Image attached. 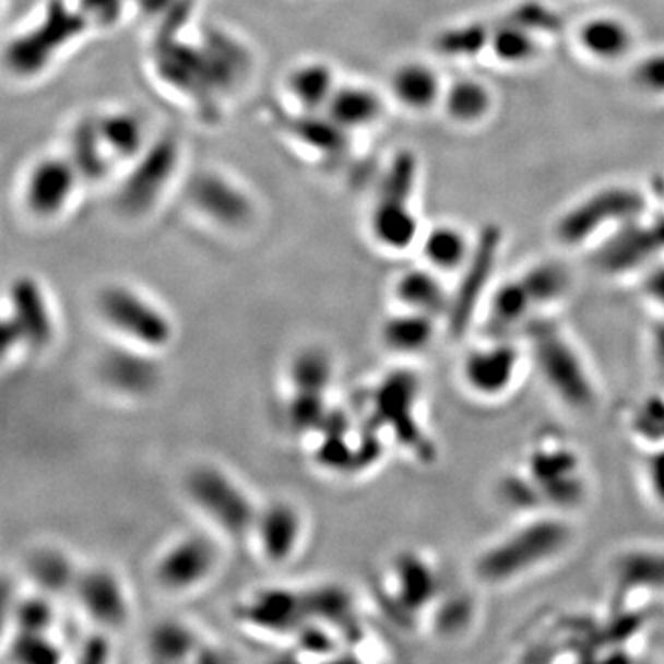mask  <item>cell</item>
<instances>
[{"label":"cell","mask_w":664,"mask_h":664,"mask_svg":"<svg viewBox=\"0 0 664 664\" xmlns=\"http://www.w3.org/2000/svg\"><path fill=\"white\" fill-rule=\"evenodd\" d=\"M128 0H76V8L82 12L90 26H114L124 13Z\"/></svg>","instance_id":"7dc6e473"},{"label":"cell","mask_w":664,"mask_h":664,"mask_svg":"<svg viewBox=\"0 0 664 664\" xmlns=\"http://www.w3.org/2000/svg\"><path fill=\"white\" fill-rule=\"evenodd\" d=\"M8 305L2 325L4 353L17 347L47 349L56 339V320L42 283L32 275H17L8 288Z\"/></svg>","instance_id":"52a82bcc"},{"label":"cell","mask_w":664,"mask_h":664,"mask_svg":"<svg viewBox=\"0 0 664 664\" xmlns=\"http://www.w3.org/2000/svg\"><path fill=\"white\" fill-rule=\"evenodd\" d=\"M242 618L249 626L280 637H296L310 620L305 593L285 588L264 589L253 594L244 605Z\"/></svg>","instance_id":"ac0fdd59"},{"label":"cell","mask_w":664,"mask_h":664,"mask_svg":"<svg viewBox=\"0 0 664 664\" xmlns=\"http://www.w3.org/2000/svg\"><path fill=\"white\" fill-rule=\"evenodd\" d=\"M310 620L325 624L334 631L355 628V600L339 585H321L305 591Z\"/></svg>","instance_id":"e575fe53"},{"label":"cell","mask_w":664,"mask_h":664,"mask_svg":"<svg viewBox=\"0 0 664 664\" xmlns=\"http://www.w3.org/2000/svg\"><path fill=\"white\" fill-rule=\"evenodd\" d=\"M12 657L17 663L50 664L61 661V647L50 633H23L15 631Z\"/></svg>","instance_id":"ee69618b"},{"label":"cell","mask_w":664,"mask_h":664,"mask_svg":"<svg viewBox=\"0 0 664 664\" xmlns=\"http://www.w3.org/2000/svg\"><path fill=\"white\" fill-rule=\"evenodd\" d=\"M181 149L174 135L154 139L143 155L130 163L119 190V205L130 216H143L159 203L178 174Z\"/></svg>","instance_id":"8992f818"},{"label":"cell","mask_w":664,"mask_h":664,"mask_svg":"<svg viewBox=\"0 0 664 664\" xmlns=\"http://www.w3.org/2000/svg\"><path fill=\"white\" fill-rule=\"evenodd\" d=\"M534 309V299L522 280L508 281L498 286L487 303V327L493 339H505L511 329L529 320Z\"/></svg>","instance_id":"4dcf8cb0"},{"label":"cell","mask_w":664,"mask_h":664,"mask_svg":"<svg viewBox=\"0 0 664 664\" xmlns=\"http://www.w3.org/2000/svg\"><path fill=\"white\" fill-rule=\"evenodd\" d=\"M633 430L653 446L664 443V399L650 398L635 410Z\"/></svg>","instance_id":"bcb514c9"},{"label":"cell","mask_w":664,"mask_h":664,"mask_svg":"<svg viewBox=\"0 0 664 664\" xmlns=\"http://www.w3.org/2000/svg\"><path fill=\"white\" fill-rule=\"evenodd\" d=\"M340 85L331 63L309 60L297 63L285 80V91L299 114H325L327 106Z\"/></svg>","instance_id":"7402d4cb"},{"label":"cell","mask_w":664,"mask_h":664,"mask_svg":"<svg viewBox=\"0 0 664 664\" xmlns=\"http://www.w3.org/2000/svg\"><path fill=\"white\" fill-rule=\"evenodd\" d=\"M384 114V102L377 91L360 83H340L325 115L347 133L377 124Z\"/></svg>","instance_id":"484cf974"},{"label":"cell","mask_w":664,"mask_h":664,"mask_svg":"<svg viewBox=\"0 0 664 664\" xmlns=\"http://www.w3.org/2000/svg\"><path fill=\"white\" fill-rule=\"evenodd\" d=\"M392 95L406 109L423 111L432 106L439 96V80L430 67L423 63H404L393 72Z\"/></svg>","instance_id":"d6a6232c"},{"label":"cell","mask_w":664,"mask_h":664,"mask_svg":"<svg viewBox=\"0 0 664 664\" xmlns=\"http://www.w3.org/2000/svg\"><path fill=\"white\" fill-rule=\"evenodd\" d=\"M521 351L510 340L493 339L469 351L462 360V380L475 398H505L515 384Z\"/></svg>","instance_id":"8fae6325"},{"label":"cell","mask_w":664,"mask_h":664,"mask_svg":"<svg viewBox=\"0 0 664 664\" xmlns=\"http://www.w3.org/2000/svg\"><path fill=\"white\" fill-rule=\"evenodd\" d=\"M82 183V176L69 155H43L24 176L21 200L32 218L50 222L71 208Z\"/></svg>","instance_id":"ba28073f"},{"label":"cell","mask_w":664,"mask_h":664,"mask_svg":"<svg viewBox=\"0 0 664 664\" xmlns=\"http://www.w3.org/2000/svg\"><path fill=\"white\" fill-rule=\"evenodd\" d=\"M220 564V548L208 534L190 532L161 552L155 561V581L168 593H190L214 574Z\"/></svg>","instance_id":"9c48e42d"},{"label":"cell","mask_w":664,"mask_h":664,"mask_svg":"<svg viewBox=\"0 0 664 664\" xmlns=\"http://www.w3.org/2000/svg\"><path fill=\"white\" fill-rule=\"evenodd\" d=\"M580 458L569 447H540L530 454L529 478L541 500L558 508H574L585 497Z\"/></svg>","instance_id":"4fadbf2b"},{"label":"cell","mask_w":664,"mask_h":664,"mask_svg":"<svg viewBox=\"0 0 664 664\" xmlns=\"http://www.w3.org/2000/svg\"><path fill=\"white\" fill-rule=\"evenodd\" d=\"M489 39H491V34L486 26L473 24V26L441 34L436 47L439 52L447 54V56H471V54L481 52Z\"/></svg>","instance_id":"f6af8a7d"},{"label":"cell","mask_w":664,"mask_h":664,"mask_svg":"<svg viewBox=\"0 0 664 664\" xmlns=\"http://www.w3.org/2000/svg\"><path fill=\"white\" fill-rule=\"evenodd\" d=\"M87 31L90 23L76 4L69 7L66 2L56 0L43 13L39 23L13 37L7 48L8 66L15 76H37Z\"/></svg>","instance_id":"5b68a950"},{"label":"cell","mask_w":664,"mask_h":664,"mask_svg":"<svg viewBox=\"0 0 664 664\" xmlns=\"http://www.w3.org/2000/svg\"><path fill=\"white\" fill-rule=\"evenodd\" d=\"M56 622V607L52 596L34 593L19 600L13 607V624L15 631L23 633H50Z\"/></svg>","instance_id":"f35d334b"},{"label":"cell","mask_w":664,"mask_h":664,"mask_svg":"<svg viewBox=\"0 0 664 664\" xmlns=\"http://www.w3.org/2000/svg\"><path fill=\"white\" fill-rule=\"evenodd\" d=\"M109 652H111V648L107 642L106 633L90 635L80 647V661L102 663V661H106Z\"/></svg>","instance_id":"f907efd6"},{"label":"cell","mask_w":664,"mask_h":664,"mask_svg":"<svg viewBox=\"0 0 664 664\" xmlns=\"http://www.w3.org/2000/svg\"><path fill=\"white\" fill-rule=\"evenodd\" d=\"M467 238L456 227H434L423 237L422 251L427 266L436 272H454L458 268L467 264L469 257L473 253Z\"/></svg>","instance_id":"836d02e7"},{"label":"cell","mask_w":664,"mask_h":664,"mask_svg":"<svg viewBox=\"0 0 664 664\" xmlns=\"http://www.w3.org/2000/svg\"><path fill=\"white\" fill-rule=\"evenodd\" d=\"M635 83L641 90L653 93V95H664V52L648 56L635 69Z\"/></svg>","instance_id":"c3c4849f"},{"label":"cell","mask_w":664,"mask_h":664,"mask_svg":"<svg viewBox=\"0 0 664 664\" xmlns=\"http://www.w3.org/2000/svg\"><path fill=\"white\" fill-rule=\"evenodd\" d=\"M661 248L663 244L653 226H639L629 220L620 233L600 249L598 264L609 273L631 272L635 268L644 266Z\"/></svg>","instance_id":"603a6c76"},{"label":"cell","mask_w":664,"mask_h":664,"mask_svg":"<svg viewBox=\"0 0 664 664\" xmlns=\"http://www.w3.org/2000/svg\"><path fill=\"white\" fill-rule=\"evenodd\" d=\"M131 2H135L139 10H143L144 13L161 17L163 13L168 12L174 7L176 0H131Z\"/></svg>","instance_id":"f5cc1de1"},{"label":"cell","mask_w":664,"mask_h":664,"mask_svg":"<svg viewBox=\"0 0 664 664\" xmlns=\"http://www.w3.org/2000/svg\"><path fill=\"white\" fill-rule=\"evenodd\" d=\"M305 534V519L296 505L275 500L259 508L253 537L268 564L285 565L296 556Z\"/></svg>","instance_id":"e0dca14e"},{"label":"cell","mask_w":664,"mask_h":664,"mask_svg":"<svg viewBox=\"0 0 664 664\" xmlns=\"http://www.w3.org/2000/svg\"><path fill=\"white\" fill-rule=\"evenodd\" d=\"M644 294L652 299L655 305H659L664 312V264L653 266L644 277L642 283Z\"/></svg>","instance_id":"816d5d0a"},{"label":"cell","mask_w":664,"mask_h":664,"mask_svg":"<svg viewBox=\"0 0 664 664\" xmlns=\"http://www.w3.org/2000/svg\"><path fill=\"white\" fill-rule=\"evenodd\" d=\"M67 155L76 166L83 183L85 181L98 183L102 179H106L107 174L111 173L114 166L117 165L102 141L95 117L80 120L72 128Z\"/></svg>","instance_id":"83f0119b"},{"label":"cell","mask_w":664,"mask_h":664,"mask_svg":"<svg viewBox=\"0 0 664 664\" xmlns=\"http://www.w3.org/2000/svg\"><path fill=\"white\" fill-rule=\"evenodd\" d=\"M331 406L327 404V393L292 392L288 403V417L292 427L301 432L320 430L325 423Z\"/></svg>","instance_id":"7bdbcfd3"},{"label":"cell","mask_w":664,"mask_h":664,"mask_svg":"<svg viewBox=\"0 0 664 664\" xmlns=\"http://www.w3.org/2000/svg\"><path fill=\"white\" fill-rule=\"evenodd\" d=\"M491 104L489 91L482 83L462 80L447 95V111L458 122H476L487 114Z\"/></svg>","instance_id":"74e56055"},{"label":"cell","mask_w":664,"mask_h":664,"mask_svg":"<svg viewBox=\"0 0 664 664\" xmlns=\"http://www.w3.org/2000/svg\"><path fill=\"white\" fill-rule=\"evenodd\" d=\"M95 120L102 141L115 163L130 165L154 141V137L150 135L149 122L135 109L117 107L95 115Z\"/></svg>","instance_id":"44dd1931"},{"label":"cell","mask_w":664,"mask_h":664,"mask_svg":"<svg viewBox=\"0 0 664 664\" xmlns=\"http://www.w3.org/2000/svg\"><path fill=\"white\" fill-rule=\"evenodd\" d=\"M615 578L626 591L664 594L663 548H633L615 564Z\"/></svg>","instance_id":"f546056e"},{"label":"cell","mask_w":664,"mask_h":664,"mask_svg":"<svg viewBox=\"0 0 664 664\" xmlns=\"http://www.w3.org/2000/svg\"><path fill=\"white\" fill-rule=\"evenodd\" d=\"M572 529L558 517H535L481 552L475 561L478 580L502 585L534 572L570 545Z\"/></svg>","instance_id":"6da1fadb"},{"label":"cell","mask_w":664,"mask_h":664,"mask_svg":"<svg viewBox=\"0 0 664 664\" xmlns=\"http://www.w3.org/2000/svg\"><path fill=\"white\" fill-rule=\"evenodd\" d=\"M393 297L401 309L417 310L436 318L449 315L452 301L438 273L430 266L412 268L401 273L393 283Z\"/></svg>","instance_id":"d4e9b609"},{"label":"cell","mask_w":664,"mask_h":664,"mask_svg":"<svg viewBox=\"0 0 664 664\" xmlns=\"http://www.w3.org/2000/svg\"><path fill=\"white\" fill-rule=\"evenodd\" d=\"M653 229H655V233H657L659 240H661L664 248V214H657V218H655V222H653Z\"/></svg>","instance_id":"11a10c76"},{"label":"cell","mask_w":664,"mask_h":664,"mask_svg":"<svg viewBox=\"0 0 664 664\" xmlns=\"http://www.w3.org/2000/svg\"><path fill=\"white\" fill-rule=\"evenodd\" d=\"M521 280L524 286L529 288L535 307L556 301L564 296L567 286H569V273L561 264H556V262H546V264L534 266L524 273Z\"/></svg>","instance_id":"b9f144b4"},{"label":"cell","mask_w":664,"mask_h":664,"mask_svg":"<svg viewBox=\"0 0 664 664\" xmlns=\"http://www.w3.org/2000/svg\"><path fill=\"white\" fill-rule=\"evenodd\" d=\"M530 355L541 380L556 398L578 412L596 403V386L576 345L552 321H532L529 327Z\"/></svg>","instance_id":"7a4b0ae2"},{"label":"cell","mask_w":664,"mask_h":664,"mask_svg":"<svg viewBox=\"0 0 664 664\" xmlns=\"http://www.w3.org/2000/svg\"><path fill=\"white\" fill-rule=\"evenodd\" d=\"M580 42L598 60H618L631 48V32L617 19H593L581 26Z\"/></svg>","instance_id":"8d00e7d4"},{"label":"cell","mask_w":664,"mask_h":664,"mask_svg":"<svg viewBox=\"0 0 664 664\" xmlns=\"http://www.w3.org/2000/svg\"><path fill=\"white\" fill-rule=\"evenodd\" d=\"M644 481L653 500L664 508V443L655 446L644 462Z\"/></svg>","instance_id":"681fc988"},{"label":"cell","mask_w":664,"mask_h":664,"mask_svg":"<svg viewBox=\"0 0 664 664\" xmlns=\"http://www.w3.org/2000/svg\"><path fill=\"white\" fill-rule=\"evenodd\" d=\"M498 244H500V232L497 227L489 226L482 232L473 253L469 257L463 272L462 285L456 294L452 296L451 309L447 315V323L452 334H462L469 327V321L476 312L482 294L486 290L487 283L491 280L495 261H497Z\"/></svg>","instance_id":"2e32d148"},{"label":"cell","mask_w":664,"mask_h":664,"mask_svg":"<svg viewBox=\"0 0 664 664\" xmlns=\"http://www.w3.org/2000/svg\"><path fill=\"white\" fill-rule=\"evenodd\" d=\"M489 43L498 60L506 63H526L537 54V43L532 37V31L510 21L493 32Z\"/></svg>","instance_id":"ab89813d"},{"label":"cell","mask_w":664,"mask_h":664,"mask_svg":"<svg viewBox=\"0 0 664 664\" xmlns=\"http://www.w3.org/2000/svg\"><path fill=\"white\" fill-rule=\"evenodd\" d=\"M334 377L331 355L321 347H305L292 356L288 380L292 392L327 393Z\"/></svg>","instance_id":"d590c367"},{"label":"cell","mask_w":664,"mask_h":664,"mask_svg":"<svg viewBox=\"0 0 664 664\" xmlns=\"http://www.w3.org/2000/svg\"><path fill=\"white\" fill-rule=\"evenodd\" d=\"M96 312L122 344L159 353L173 344L170 316L143 292L128 285H107L96 296Z\"/></svg>","instance_id":"3957f363"},{"label":"cell","mask_w":664,"mask_h":664,"mask_svg":"<svg viewBox=\"0 0 664 664\" xmlns=\"http://www.w3.org/2000/svg\"><path fill=\"white\" fill-rule=\"evenodd\" d=\"M185 491L197 510L232 540H246L253 534L259 508L226 469L213 463L190 469L185 478Z\"/></svg>","instance_id":"277c9868"},{"label":"cell","mask_w":664,"mask_h":664,"mask_svg":"<svg viewBox=\"0 0 664 664\" xmlns=\"http://www.w3.org/2000/svg\"><path fill=\"white\" fill-rule=\"evenodd\" d=\"M438 320L436 316L417 310H398L382 321L380 344L393 355H423L432 347L434 340L438 336Z\"/></svg>","instance_id":"cb8c5ba5"},{"label":"cell","mask_w":664,"mask_h":664,"mask_svg":"<svg viewBox=\"0 0 664 664\" xmlns=\"http://www.w3.org/2000/svg\"><path fill=\"white\" fill-rule=\"evenodd\" d=\"M652 353L655 363L659 364V368H663L664 371V320L659 321V323H655V327H653Z\"/></svg>","instance_id":"db71d44e"},{"label":"cell","mask_w":664,"mask_h":664,"mask_svg":"<svg viewBox=\"0 0 664 664\" xmlns=\"http://www.w3.org/2000/svg\"><path fill=\"white\" fill-rule=\"evenodd\" d=\"M80 572L74 567L66 552L54 546H45L32 554L28 559V578L32 585L39 593L48 596H63L67 593H74Z\"/></svg>","instance_id":"f1b7e54d"},{"label":"cell","mask_w":664,"mask_h":664,"mask_svg":"<svg viewBox=\"0 0 664 664\" xmlns=\"http://www.w3.org/2000/svg\"><path fill=\"white\" fill-rule=\"evenodd\" d=\"M393 596L406 613H422L439 593L438 572L417 552L404 550L392 564Z\"/></svg>","instance_id":"ffe728a7"},{"label":"cell","mask_w":664,"mask_h":664,"mask_svg":"<svg viewBox=\"0 0 664 664\" xmlns=\"http://www.w3.org/2000/svg\"><path fill=\"white\" fill-rule=\"evenodd\" d=\"M83 615L102 631L124 628L131 615L130 596L114 570L93 567L82 570L74 588Z\"/></svg>","instance_id":"5bb4252c"},{"label":"cell","mask_w":664,"mask_h":664,"mask_svg":"<svg viewBox=\"0 0 664 664\" xmlns=\"http://www.w3.org/2000/svg\"><path fill=\"white\" fill-rule=\"evenodd\" d=\"M419 395V382L410 371H395L380 380L374 393V415L380 427L390 430L399 443L415 452L427 454L422 427L415 417V404Z\"/></svg>","instance_id":"30bf717a"},{"label":"cell","mask_w":664,"mask_h":664,"mask_svg":"<svg viewBox=\"0 0 664 664\" xmlns=\"http://www.w3.org/2000/svg\"><path fill=\"white\" fill-rule=\"evenodd\" d=\"M102 377L117 393L144 398L159 386V364L155 360V353L124 344L104 356Z\"/></svg>","instance_id":"d6986e66"},{"label":"cell","mask_w":664,"mask_h":664,"mask_svg":"<svg viewBox=\"0 0 664 664\" xmlns=\"http://www.w3.org/2000/svg\"><path fill=\"white\" fill-rule=\"evenodd\" d=\"M369 233L386 251H406L419 237V222L408 202L379 200L369 214Z\"/></svg>","instance_id":"4316f807"},{"label":"cell","mask_w":664,"mask_h":664,"mask_svg":"<svg viewBox=\"0 0 664 664\" xmlns=\"http://www.w3.org/2000/svg\"><path fill=\"white\" fill-rule=\"evenodd\" d=\"M415 179H417V161L412 152H401L393 157L388 166L382 181H380L379 200H398L410 202L414 194Z\"/></svg>","instance_id":"60d3db41"},{"label":"cell","mask_w":664,"mask_h":664,"mask_svg":"<svg viewBox=\"0 0 664 664\" xmlns=\"http://www.w3.org/2000/svg\"><path fill=\"white\" fill-rule=\"evenodd\" d=\"M644 211V198L631 189H607L570 209L559 220L558 238L576 246L585 242L600 227L612 222H629Z\"/></svg>","instance_id":"7c38bea8"},{"label":"cell","mask_w":664,"mask_h":664,"mask_svg":"<svg viewBox=\"0 0 664 664\" xmlns=\"http://www.w3.org/2000/svg\"><path fill=\"white\" fill-rule=\"evenodd\" d=\"M146 652L157 663H183L197 657L200 639L197 631L179 620H163L152 628Z\"/></svg>","instance_id":"1f68e13d"},{"label":"cell","mask_w":664,"mask_h":664,"mask_svg":"<svg viewBox=\"0 0 664 664\" xmlns=\"http://www.w3.org/2000/svg\"><path fill=\"white\" fill-rule=\"evenodd\" d=\"M189 200L198 213L218 226H246L253 216V202L237 181L218 173H200L190 181Z\"/></svg>","instance_id":"9a60e30c"}]
</instances>
